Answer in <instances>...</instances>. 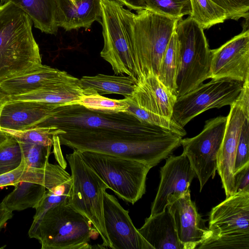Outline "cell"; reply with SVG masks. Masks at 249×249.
I'll return each mask as SVG.
<instances>
[{
	"mask_svg": "<svg viewBox=\"0 0 249 249\" xmlns=\"http://www.w3.org/2000/svg\"><path fill=\"white\" fill-rule=\"evenodd\" d=\"M61 145L131 159L151 168L181 145L182 137L171 131L154 135L76 130L57 135Z\"/></svg>",
	"mask_w": 249,
	"mask_h": 249,
	"instance_id": "6da1fadb",
	"label": "cell"
},
{
	"mask_svg": "<svg viewBox=\"0 0 249 249\" xmlns=\"http://www.w3.org/2000/svg\"><path fill=\"white\" fill-rule=\"evenodd\" d=\"M32 24L12 2L0 3V82L42 64Z\"/></svg>",
	"mask_w": 249,
	"mask_h": 249,
	"instance_id": "7a4b0ae2",
	"label": "cell"
},
{
	"mask_svg": "<svg viewBox=\"0 0 249 249\" xmlns=\"http://www.w3.org/2000/svg\"><path fill=\"white\" fill-rule=\"evenodd\" d=\"M131 22L136 84L159 68L178 18L147 9L136 11Z\"/></svg>",
	"mask_w": 249,
	"mask_h": 249,
	"instance_id": "3957f363",
	"label": "cell"
},
{
	"mask_svg": "<svg viewBox=\"0 0 249 249\" xmlns=\"http://www.w3.org/2000/svg\"><path fill=\"white\" fill-rule=\"evenodd\" d=\"M42 126H54L65 131L84 130L147 135L160 134L171 131L160 126L142 123L126 112L100 113L79 105L59 107L33 127Z\"/></svg>",
	"mask_w": 249,
	"mask_h": 249,
	"instance_id": "277c9868",
	"label": "cell"
},
{
	"mask_svg": "<svg viewBox=\"0 0 249 249\" xmlns=\"http://www.w3.org/2000/svg\"><path fill=\"white\" fill-rule=\"evenodd\" d=\"M95 232L98 233L86 217L69 203H62L32 223L28 235L39 241L41 249H89Z\"/></svg>",
	"mask_w": 249,
	"mask_h": 249,
	"instance_id": "5b68a950",
	"label": "cell"
},
{
	"mask_svg": "<svg viewBox=\"0 0 249 249\" xmlns=\"http://www.w3.org/2000/svg\"><path fill=\"white\" fill-rule=\"evenodd\" d=\"M203 30L190 16L180 20L176 27L179 42L177 98L209 78L211 52Z\"/></svg>",
	"mask_w": 249,
	"mask_h": 249,
	"instance_id": "8992f818",
	"label": "cell"
},
{
	"mask_svg": "<svg viewBox=\"0 0 249 249\" xmlns=\"http://www.w3.org/2000/svg\"><path fill=\"white\" fill-rule=\"evenodd\" d=\"M71 171L72 189L70 205L86 217L103 241L102 246L113 249L105 228L104 195L107 185L83 160L81 151L66 155Z\"/></svg>",
	"mask_w": 249,
	"mask_h": 249,
	"instance_id": "52a82bcc",
	"label": "cell"
},
{
	"mask_svg": "<svg viewBox=\"0 0 249 249\" xmlns=\"http://www.w3.org/2000/svg\"><path fill=\"white\" fill-rule=\"evenodd\" d=\"M104 47L101 56L115 74H126L136 83L131 36L133 13L114 0H101Z\"/></svg>",
	"mask_w": 249,
	"mask_h": 249,
	"instance_id": "ba28073f",
	"label": "cell"
},
{
	"mask_svg": "<svg viewBox=\"0 0 249 249\" xmlns=\"http://www.w3.org/2000/svg\"><path fill=\"white\" fill-rule=\"evenodd\" d=\"M86 163L121 199L132 204L146 191L151 167L137 160L92 151H81Z\"/></svg>",
	"mask_w": 249,
	"mask_h": 249,
	"instance_id": "9c48e42d",
	"label": "cell"
},
{
	"mask_svg": "<svg viewBox=\"0 0 249 249\" xmlns=\"http://www.w3.org/2000/svg\"><path fill=\"white\" fill-rule=\"evenodd\" d=\"M243 83L228 78L212 79L189 92L177 97L172 119L184 127L201 113L213 108L231 106L238 98Z\"/></svg>",
	"mask_w": 249,
	"mask_h": 249,
	"instance_id": "30bf717a",
	"label": "cell"
},
{
	"mask_svg": "<svg viewBox=\"0 0 249 249\" xmlns=\"http://www.w3.org/2000/svg\"><path fill=\"white\" fill-rule=\"evenodd\" d=\"M227 116L206 122L202 131L190 138L181 139L183 153L187 157L200 184V192L217 170V155L225 134Z\"/></svg>",
	"mask_w": 249,
	"mask_h": 249,
	"instance_id": "8fae6325",
	"label": "cell"
},
{
	"mask_svg": "<svg viewBox=\"0 0 249 249\" xmlns=\"http://www.w3.org/2000/svg\"><path fill=\"white\" fill-rule=\"evenodd\" d=\"M211 52L209 78H228L242 83L249 81L248 25H244L240 34Z\"/></svg>",
	"mask_w": 249,
	"mask_h": 249,
	"instance_id": "7c38bea8",
	"label": "cell"
},
{
	"mask_svg": "<svg viewBox=\"0 0 249 249\" xmlns=\"http://www.w3.org/2000/svg\"><path fill=\"white\" fill-rule=\"evenodd\" d=\"M249 191L244 190L226 197L212 209L208 227L211 235L207 240L224 235H249Z\"/></svg>",
	"mask_w": 249,
	"mask_h": 249,
	"instance_id": "4fadbf2b",
	"label": "cell"
},
{
	"mask_svg": "<svg viewBox=\"0 0 249 249\" xmlns=\"http://www.w3.org/2000/svg\"><path fill=\"white\" fill-rule=\"evenodd\" d=\"M167 208L173 215L177 235L183 249H194L210 238L206 220L198 213L190 190L178 197L168 199Z\"/></svg>",
	"mask_w": 249,
	"mask_h": 249,
	"instance_id": "5bb4252c",
	"label": "cell"
},
{
	"mask_svg": "<svg viewBox=\"0 0 249 249\" xmlns=\"http://www.w3.org/2000/svg\"><path fill=\"white\" fill-rule=\"evenodd\" d=\"M104 218L113 249H153L134 226L129 212L106 191L104 195Z\"/></svg>",
	"mask_w": 249,
	"mask_h": 249,
	"instance_id": "9a60e30c",
	"label": "cell"
},
{
	"mask_svg": "<svg viewBox=\"0 0 249 249\" xmlns=\"http://www.w3.org/2000/svg\"><path fill=\"white\" fill-rule=\"evenodd\" d=\"M160 181L156 197L151 205V216L163 212L168 199L178 197L190 190L195 172L187 157L182 153L179 156L169 155L160 169Z\"/></svg>",
	"mask_w": 249,
	"mask_h": 249,
	"instance_id": "2e32d148",
	"label": "cell"
},
{
	"mask_svg": "<svg viewBox=\"0 0 249 249\" xmlns=\"http://www.w3.org/2000/svg\"><path fill=\"white\" fill-rule=\"evenodd\" d=\"M231 106L223 139L217 158V170L226 197L235 193L233 173L235 155L242 124L249 115L236 100Z\"/></svg>",
	"mask_w": 249,
	"mask_h": 249,
	"instance_id": "e0dca14e",
	"label": "cell"
},
{
	"mask_svg": "<svg viewBox=\"0 0 249 249\" xmlns=\"http://www.w3.org/2000/svg\"><path fill=\"white\" fill-rule=\"evenodd\" d=\"M59 107L58 105L36 101L9 99L1 110L0 127L16 131L31 129Z\"/></svg>",
	"mask_w": 249,
	"mask_h": 249,
	"instance_id": "ac0fdd59",
	"label": "cell"
},
{
	"mask_svg": "<svg viewBox=\"0 0 249 249\" xmlns=\"http://www.w3.org/2000/svg\"><path fill=\"white\" fill-rule=\"evenodd\" d=\"M130 97L140 107L172 119L177 97L159 80L157 75L149 74L137 83Z\"/></svg>",
	"mask_w": 249,
	"mask_h": 249,
	"instance_id": "d6986e66",
	"label": "cell"
},
{
	"mask_svg": "<svg viewBox=\"0 0 249 249\" xmlns=\"http://www.w3.org/2000/svg\"><path fill=\"white\" fill-rule=\"evenodd\" d=\"M72 77L65 71L41 64L21 75L0 82V90L9 96L23 95Z\"/></svg>",
	"mask_w": 249,
	"mask_h": 249,
	"instance_id": "ffe728a7",
	"label": "cell"
},
{
	"mask_svg": "<svg viewBox=\"0 0 249 249\" xmlns=\"http://www.w3.org/2000/svg\"><path fill=\"white\" fill-rule=\"evenodd\" d=\"M58 25L66 31L89 29L102 21L101 0H58Z\"/></svg>",
	"mask_w": 249,
	"mask_h": 249,
	"instance_id": "44dd1931",
	"label": "cell"
},
{
	"mask_svg": "<svg viewBox=\"0 0 249 249\" xmlns=\"http://www.w3.org/2000/svg\"><path fill=\"white\" fill-rule=\"evenodd\" d=\"M153 249H183L178 240L174 220L168 209L145 219L138 229Z\"/></svg>",
	"mask_w": 249,
	"mask_h": 249,
	"instance_id": "7402d4cb",
	"label": "cell"
},
{
	"mask_svg": "<svg viewBox=\"0 0 249 249\" xmlns=\"http://www.w3.org/2000/svg\"><path fill=\"white\" fill-rule=\"evenodd\" d=\"M79 81V79L73 76L31 93L9 97L11 100L36 101L60 107L66 106L78 100L83 94Z\"/></svg>",
	"mask_w": 249,
	"mask_h": 249,
	"instance_id": "603a6c76",
	"label": "cell"
},
{
	"mask_svg": "<svg viewBox=\"0 0 249 249\" xmlns=\"http://www.w3.org/2000/svg\"><path fill=\"white\" fill-rule=\"evenodd\" d=\"M11 2L23 10L36 28L42 32L56 35L58 29V0H1Z\"/></svg>",
	"mask_w": 249,
	"mask_h": 249,
	"instance_id": "cb8c5ba5",
	"label": "cell"
},
{
	"mask_svg": "<svg viewBox=\"0 0 249 249\" xmlns=\"http://www.w3.org/2000/svg\"><path fill=\"white\" fill-rule=\"evenodd\" d=\"M79 85L83 94H118L124 97H131L136 83L130 76H115L98 74L84 76L79 79Z\"/></svg>",
	"mask_w": 249,
	"mask_h": 249,
	"instance_id": "d4e9b609",
	"label": "cell"
},
{
	"mask_svg": "<svg viewBox=\"0 0 249 249\" xmlns=\"http://www.w3.org/2000/svg\"><path fill=\"white\" fill-rule=\"evenodd\" d=\"M14 190L1 201L12 212L36 208L43 197L46 188L42 185L22 180L15 184Z\"/></svg>",
	"mask_w": 249,
	"mask_h": 249,
	"instance_id": "484cf974",
	"label": "cell"
},
{
	"mask_svg": "<svg viewBox=\"0 0 249 249\" xmlns=\"http://www.w3.org/2000/svg\"><path fill=\"white\" fill-rule=\"evenodd\" d=\"M178 62L179 42L175 30L162 57L157 77L159 80L176 96Z\"/></svg>",
	"mask_w": 249,
	"mask_h": 249,
	"instance_id": "4316f807",
	"label": "cell"
},
{
	"mask_svg": "<svg viewBox=\"0 0 249 249\" xmlns=\"http://www.w3.org/2000/svg\"><path fill=\"white\" fill-rule=\"evenodd\" d=\"M71 179V175L60 165L48 163L44 168H27L21 177L25 180L43 185L51 190Z\"/></svg>",
	"mask_w": 249,
	"mask_h": 249,
	"instance_id": "83f0119b",
	"label": "cell"
},
{
	"mask_svg": "<svg viewBox=\"0 0 249 249\" xmlns=\"http://www.w3.org/2000/svg\"><path fill=\"white\" fill-rule=\"evenodd\" d=\"M189 15L203 29H209L228 19L225 11L211 0H190Z\"/></svg>",
	"mask_w": 249,
	"mask_h": 249,
	"instance_id": "f1b7e54d",
	"label": "cell"
},
{
	"mask_svg": "<svg viewBox=\"0 0 249 249\" xmlns=\"http://www.w3.org/2000/svg\"><path fill=\"white\" fill-rule=\"evenodd\" d=\"M70 105H79L90 110L104 113L125 112L128 107L126 99H113L98 94H83Z\"/></svg>",
	"mask_w": 249,
	"mask_h": 249,
	"instance_id": "f546056e",
	"label": "cell"
},
{
	"mask_svg": "<svg viewBox=\"0 0 249 249\" xmlns=\"http://www.w3.org/2000/svg\"><path fill=\"white\" fill-rule=\"evenodd\" d=\"M124 98L126 99L128 104L125 112L134 116L142 123L167 129L181 137L186 134L184 127L173 119H169L144 110L140 107L130 97Z\"/></svg>",
	"mask_w": 249,
	"mask_h": 249,
	"instance_id": "4dcf8cb0",
	"label": "cell"
},
{
	"mask_svg": "<svg viewBox=\"0 0 249 249\" xmlns=\"http://www.w3.org/2000/svg\"><path fill=\"white\" fill-rule=\"evenodd\" d=\"M1 129L18 141L51 146L53 145L54 135L65 133L54 126L36 127L24 131Z\"/></svg>",
	"mask_w": 249,
	"mask_h": 249,
	"instance_id": "1f68e13d",
	"label": "cell"
},
{
	"mask_svg": "<svg viewBox=\"0 0 249 249\" xmlns=\"http://www.w3.org/2000/svg\"><path fill=\"white\" fill-rule=\"evenodd\" d=\"M72 180H69L51 190H47L36 207L32 223L37 222L50 208L62 203H69L71 197Z\"/></svg>",
	"mask_w": 249,
	"mask_h": 249,
	"instance_id": "d6a6232c",
	"label": "cell"
},
{
	"mask_svg": "<svg viewBox=\"0 0 249 249\" xmlns=\"http://www.w3.org/2000/svg\"><path fill=\"white\" fill-rule=\"evenodd\" d=\"M145 9L179 19L192 13L190 0H145Z\"/></svg>",
	"mask_w": 249,
	"mask_h": 249,
	"instance_id": "836d02e7",
	"label": "cell"
},
{
	"mask_svg": "<svg viewBox=\"0 0 249 249\" xmlns=\"http://www.w3.org/2000/svg\"><path fill=\"white\" fill-rule=\"evenodd\" d=\"M22 161L19 143L9 135L8 138L0 145V175L17 169Z\"/></svg>",
	"mask_w": 249,
	"mask_h": 249,
	"instance_id": "e575fe53",
	"label": "cell"
},
{
	"mask_svg": "<svg viewBox=\"0 0 249 249\" xmlns=\"http://www.w3.org/2000/svg\"><path fill=\"white\" fill-rule=\"evenodd\" d=\"M18 142L22 152V160L27 168L42 169L47 165L52 146Z\"/></svg>",
	"mask_w": 249,
	"mask_h": 249,
	"instance_id": "d590c367",
	"label": "cell"
},
{
	"mask_svg": "<svg viewBox=\"0 0 249 249\" xmlns=\"http://www.w3.org/2000/svg\"><path fill=\"white\" fill-rule=\"evenodd\" d=\"M197 249H249V235H224L209 239Z\"/></svg>",
	"mask_w": 249,
	"mask_h": 249,
	"instance_id": "8d00e7d4",
	"label": "cell"
},
{
	"mask_svg": "<svg viewBox=\"0 0 249 249\" xmlns=\"http://www.w3.org/2000/svg\"><path fill=\"white\" fill-rule=\"evenodd\" d=\"M249 164V118H246L241 130L237 146L234 175Z\"/></svg>",
	"mask_w": 249,
	"mask_h": 249,
	"instance_id": "74e56055",
	"label": "cell"
},
{
	"mask_svg": "<svg viewBox=\"0 0 249 249\" xmlns=\"http://www.w3.org/2000/svg\"><path fill=\"white\" fill-rule=\"evenodd\" d=\"M223 8L227 18L238 20L241 18L249 19V0H211Z\"/></svg>",
	"mask_w": 249,
	"mask_h": 249,
	"instance_id": "f35d334b",
	"label": "cell"
},
{
	"mask_svg": "<svg viewBox=\"0 0 249 249\" xmlns=\"http://www.w3.org/2000/svg\"><path fill=\"white\" fill-rule=\"evenodd\" d=\"M25 168V164L22 160L21 163L17 169L0 175V187L14 185L20 181L21 177L23 174Z\"/></svg>",
	"mask_w": 249,
	"mask_h": 249,
	"instance_id": "ab89813d",
	"label": "cell"
},
{
	"mask_svg": "<svg viewBox=\"0 0 249 249\" xmlns=\"http://www.w3.org/2000/svg\"><path fill=\"white\" fill-rule=\"evenodd\" d=\"M235 193L249 191V164L234 174Z\"/></svg>",
	"mask_w": 249,
	"mask_h": 249,
	"instance_id": "60d3db41",
	"label": "cell"
},
{
	"mask_svg": "<svg viewBox=\"0 0 249 249\" xmlns=\"http://www.w3.org/2000/svg\"><path fill=\"white\" fill-rule=\"evenodd\" d=\"M53 153L55 157L57 159L59 165L65 169L67 166V162L64 159L62 151L61 149V144L59 141V137L57 135H54L53 137Z\"/></svg>",
	"mask_w": 249,
	"mask_h": 249,
	"instance_id": "b9f144b4",
	"label": "cell"
},
{
	"mask_svg": "<svg viewBox=\"0 0 249 249\" xmlns=\"http://www.w3.org/2000/svg\"><path fill=\"white\" fill-rule=\"evenodd\" d=\"M125 6L129 10H141L145 9V0H114Z\"/></svg>",
	"mask_w": 249,
	"mask_h": 249,
	"instance_id": "7bdbcfd3",
	"label": "cell"
},
{
	"mask_svg": "<svg viewBox=\"0 0 249 249\" xmlns=\"http://www.w3.org/2000/svg\"><path fill=\"white\" fill-rule=\"evenodd\" d=\"M13 212L8 209L0 202V230L6 225L7 222L13 217Z\"/></svg>",
	"mask_w": 249,
	"mask_h": 249,
	"instance_id": "ee69618b",
	"label": "cell"
},
{
	"mask_svg": "<svg viewBox=\"0 0 249 249\" xmlns=\"http://www.w3.org/2000/svg\"><path fill=\"white\" fill-rule=\"evenodd\" d=\"M9 100V96L0 90V115L3 106ZM9 136V135L2 130L0 126V145L5 142Z\"/></svg>",
	"mask_w": 249,
	"mask_h": 249,
	"instance_id": "f6af8a7d",
	"label": "cell"
},
{
	"mask_svg": "<svg viewBox=\"0 0 249 249\" xmlns=\"http://www.w3.org/2000/svg\"><path fill=\"white\" fill-rule=\"evenodd\" d=\"M71 1L72 2L74 3V2H75V0H71Z\"/></svg>",
	"mask_w": 249,
	"mask_h": 249,
	"instance_id": "bcb514c9",
	"label": "cell"
}]
</instances>
